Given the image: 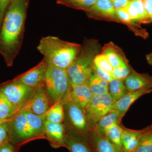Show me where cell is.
Returning a JSON list of instances; mask_svg holds the SVG:
<instances>
[{
    "label": "cell",
    "mask_w": 152,
    "mask_h": 152,
    "mask_svg": "<svg viewBox=\"0 0 152 152\" xmlns=\"http://www.w3.org/2000/svg\"><path fill=\"white\" fill-rule=\"evenodd\" d=\"M30 0H12L0 28V54L11 67L23 39L25 22Z\"/></svg>",
    "instance_id": "1"
},
{
    "label": "cell",
    "mask_w": 152,
    "mask_h": 152,
    "mask_svg": "<svg viewBox=\"0 0 152 152\" xmlns=\"http://www.w3.org/2000/svg\"><path fill=\"white\" fill-rule=\"evenodd\" d=\"M82 45L63 40L49 36L41 39L37 49L48 64L67 70L81 49Z\"/></svg>",
    "instance_id": "2"
},
{
    "label": "cell",
    "mask_w": 152,
    "mask_h": 152,
    "mask_svg": "<svg viewBox=\"0 0 152 152\" xmlns=\"http://www.w3.org/2000/svg\"><path fill=\"white\" fill-rule=\"evenodd\" d=\"M101 50L100 45L96 40L84 41L80 51L66 70L71 83L88 84L90 77L94 73V60Z\"/></svg>",
    "instance_id": "3"
},
{
    "label": "cell",
    "mask_w": 152,
    "mask_h": 152,
    "mask_svg": "<svg viewBox=\"0 0 152 152\" xmlns=\"http://www.w3.org/2000/svg\"><path fill=\"white\" fill-rule=\"evenodd\" d=\"M48 64L44 85L54 104L64 99L70 89L71 83L66 70Z\"/></svg>",
    "instance_id": "4"
},
{
    "label": "cell",
    "mask_w": 152,
    "mask_h": 152,
    "mask_svg": "<svg viewBox=\"0 0 152 152\" xmlns=\"http://www.w3.org/2000/svg\"><path fill=\"white\" fill-rule=\"evenodd\" d=\"M36 89L26 86L15 78L0 85V91L20 110L23 108L28 102Z\"/></svg>",
    "instance_id": "5"
},
{
    "label": "cell",
    "mask_w": 152,
    "mask_h": 152,
    "mask_svg": "<svg viewBox=\"0 0 152 152\" xmlns=\"http://www.w3.org/2000/svg\"><path fill=\"white\" fill-rule=\"evenodd\" d=\"M64 114L68 123L75 133L88 137L92 127L85 110L71 102L64 103Z\"/></svg>",
    "instance_id": "6"
},
{
    "label": "cell",
    "mask_w": 152,
    "mask_h": 152,
    "mask_svg": "<svg viewBox=\"0 0 152 152\" xmlns=\"http://www.w3.org/2000/svg\"><path fill=\"white\" fill-rule=\"evenodd\" d=\"M35 139L28 124L24 111L20 110L10 121L9 142L17 147Z\"/></svg>",
    "instance_id": "7"
},
{
    "label": "cell",
    "mask_w": 152,
    "mask_h": 152,
    "mask_svg": "<svg viewBox=\"0 0 152 152\" xmlns=\"http://www.w3.org/2000/svg\"><path fill=\"white\" fill-rule=\"evenodd\" d=\"M115 102L108 93L93 96L85 110L92 129L102 117L113 110Z\"/></svg>",
    "instance_id": "8"
},
{
    "label": "cell",
    "mask_w": 152,
    "mask_h": 152,
    "mask_svg": "<svg viewBox=\"0 0 152 152\" xmlns=\"http://www.w3.org/2000/svg\"><path fill=\"white\" fill-rule=\"evenodd\" d=\"M53 105L43 83L36 88L31 99L21 110L39 115H45Z\"/></svg>",
    "instance_id": "9"
},
{
    "label": "cell",
    "mask_w": 152,
    "mask_h": 152,
    "mask_svg": "<svg viewBox=\"0 0 152 152\" xmlns=\"http://www.w3.org/2000/svg\"><path fill=\"white\" fill-rule=\"evenodd\" d=\"M48 67V63L44 58L37 65L15 79L28 86L37 88L44 83Z\"/></svg>",
    "instance_id": "10"
},
{
    "label": "cell",
    "mask_w": 152,
    "mask_h": 152,
    "mask_svg": "<svg viewBox=\"0 0 152 152\" xmlns=\"http://www.w3.org/2000/svg\"><path fill=\"white\" fill-rule=\"evenodd\" d=\"M93 94L87 84L75 85L71 83L70 89L62 102H71L85 110L93 97Z\"/></svg>",
    "instance_id": "11"
},
{
    "label": "cell",
    "mask_w": 152,
    "mask_h": 152,
    "mask_svg": "<svg viewBox=\"0 0 152 152\" xmlns=\"http://www.w3.org/2000/svg\"><path fill=\"white\" fill-rule=\"evenodd\" d=\"M85 12L88 16L91 18H100L108 20L120 22L111 0H97L91 7Z\"/></svg>",
    "instance_id": "12"
},
{
    "label": "cell",
    "mask_w": 152,
    "mask_h": 152,
    "mask_svg": "<svg viewBox=\"0 0 152 152\" xmlns=\"http://www.w3.org/2000/svg\"><path fill=\"white\" fill-rule=\"evenodd\" d=\"M124 82L129 91L152 89V76L147 73H140L133 69Z\"/></svg>",
    "instance_id": "13"
},
{
    "label": "cell",
    "mask_w": 152,
    "mask_h": 152,
    "mask_svg": "<svg viewBox=\"0 0 152 152\" xmlns=\"http://www.w3.org/2000/svg\"><path fill=\"white\" fill-rule=\"evenodd\" d=\"M45 135L53 148L66 147L65 128L62 124H55L46 121Z\"/></svg>",
    "instance_id": "14"
},
{
    "label": "cell",
    "mask_w": 152,
    "mask_h": 152,
    "mask_svg": "<svg viewBox=\"0 0 152 152\" xmlns=\"http://www.w3.org/2000/svg\"><path fill=\"white\" fill-rule=\"evenodd\" d=\"M152 92V89H144L129 91L122 97L114 103L113 110L118 112L122 118L124 116L130 106L142 96Z\"/></svg>",
    "instance_id": "15"
},
{
    "label": "cell",
    "mask_w": 152,
    "mask_h": 152,
    "mask_svg": "<svg viewBox=\"0 0 152 152\" xmlns=\"http://www.w3.org/2000/svg\"><path fill=\"white\" fill-rule=\"evenodd\" d=\"M101 51L107 57L113 69L129 66L123 51L112 42L105 44L101 49Z\"/></svg>",
    "instance_id": "16"
},
{
    "label": "cell",
    "mask_w": 152,
    "mask_h": 152,
    "mask_svg": "<svg viewBox=\"0 0 152 152\" xmlns=\"http://www.w3.org/2000/svg\"><path fill=\"white\" fill-rule=\"evenodd\" d=\"M65 134L66 148L70 152H94L88 138L77 134Z\"/></svg>",
    "instance_id": "17"
},
{
    "label": "cell",
    "mask_w": 152,
    "mask_h": 152,
    "mask_svg": "<svg viewBox=\"0 0 152 152\" xmlns=\"http://www.w3.org/2000/svg\"><path fill=\"white\" fill-rule=\"evenodd\" d=\"M94 152H123L105 137L92 129L88 137Z\"/></svg>",
    "instance_id": "18"
},
{
    "label": "cell",
    "mask_w": 152,
    "mask_h": 152,
    "mask_svg": "<svg viewBox=\"0 0 152 152\" xmlns=\"http://www.w3.org/2000/svg\"><path fill=\"white\" fill-rule=\"evenodd\" d=\"M145 128L139 130L124 128L121 137L123 152H135Z\"/></svg>",
    "instance_id": "19"
},
{
    "label": "cell",
    "mask_w": 152,
    "mask_h": 152,
    "mask_svg": "<svg viewBox=\"0 0 152 152\" xmlns=\"http://www.w3.org/2000/svg\"><path fill=\"white\" fill-rule=\"evenodd\" d=\"M24 111L28 124L35 139L45 137V124L46 120L45 115H39L31 112Z\"/></svg>",
    "instance_id": "20"
},
{
    "label": "cell",
    "mask_w": 152,
    "mask_h": 152,
    "mask_svg": "<svg viewBox=\"0 0 152 152\" xmlns=\"http://www.w3.org/2000/svg\"><path fill=\"white\" fill-rule=\"evenodd\" d=\"M122 119V118L118 112L115 110H112L111 111L99 120L92 129L104 137L107 130L114 124H120Z\"/></svg>",
    "instance_id": "21"
},
{
    "label": "cell",
    "mask_w": 152,
    "mask_h": 152,
    "mask_svg": "<svg viewBox=\"0 0 152 152\" xmlns=\"http://www.w3.org/2000/svg\"><path fill=\"white\" fill-rule=\"evenodd\" d=\"M20 110L0 91V118L10 119Z\"/></svg>",
    "instance_id": "22"
},
{
    "label": "cell",
    "mask_w": 152,
    "mask_h": 152,
    "mask_svg": "<svg viewBox=\"0 0 152 152\" xmlns=\"http://www.w3.org/2000/svg\"><path fill=\"white\" fill-rule=\"evenodd\" d=\"M64 116V104L61 102L53 104L45 115L47 121L55 124H62Z\"/></svg>",
    "instance_id": "23"
},
{
    "label": "cell",
    "mask_w": 152,
    "mask_h": 152,
    "mask_svg": "<svg viewBox=\"0 0 152 152\" xmlns=\"http://www.w3.org/2000/svg\"><path fill=\"white\" fill-rule=\"evenodd\" d=\"M128 92L123 80L113 79L109 82L108 94L115 102L122 97Z\"/></svg>",
    "instance_id": "24"
},
{
    "label": "cell",
    "mask_w": 152,
    "mask_h": 152,
    "mask_svg": "<svg viewBox=\"0 0 152 152\" xmlns=\"http://www.w3.org/2000/svg\"><path fill=\"white\" fill-rule=\"evenodd\" d=\"M108 82L94 73L89 80L88 85L93 96L108 93Z\"/></svg>",
    "instance_id": "25"
},
{
    "label": "cell",
    "mask_w": 152,
    "mask_h": 152,
    "mask_svg": "<svg viewBox=\"0 0 152 152\" xmlns=\"http://www.w3.org/2000/svg\"><path fill=\"white\" fill-rule=\"evenodd\" d=\"M124 129L119 124H114L107 130L104 137L115 145L123 152L121 137Z\"/></svg>",
    "instance_id": "26"
},
{
    "label": "cell",
    "mask_w": 152,
    "mask_h": 152,
    "mask_svg": "<svg viewBox=\"0 0 152 152\" xmlns=\"http://www.w3.org/2000/svg\"><path fill=\"white\" fill-rule=\"evenodd\" d=\"M135 152H152V124L145 128Z\"/></svg>",
    "instance_id": "27"
},
{
    "label": "cell",
    "mask_w": 152,
    "mask_h": 152,
    "mask_svg": "<svg viewBox=\"0 0 152 152\" xmlns=\"http://www.w3.org/2000/svg\"><path fill=\"white\" fill-rule=\"evenodd\" d=\"M97 0H66L56 1L57 4L85 11L90 8L96 3Z\"/></svg>",
    "instance_id": "28"
},
{
    "label": "cell",
    "mask_w": 152,
    "mask_h": 152,
    "mask_svg": "<svg viewBox=\"0 0 152 152\" xmlns=\"http://www.w3.org/2000/svg\"><path fill=\"white\" fill-rule=\"evenodd\" d=\"M131 3L135 8L138 15L139 24H148L151 23L146 11L143 0H132Z\"/></svg>",
    "instance_id": "29"
},
{
    "label": "cell",
    "mask_w": 152,
    "mask_h": 152,
    "mask_svg": "<svg viewBox=\"0 0 152 152\" xmlns=\"http://www.w3.org/2000/svg\"><path fill=\"white\" fill-rule=\"evenodd\" d=\"M94 65L100 69L112 73L113 68L107 57L102 53L98 54L95 57L94 60Z\"/></svg>",
    "instance_id": "30"
},
{
    "label": "cell",
    "mask_w": 152,
    "mask_h": 152,
    "mask_svg": "<svg viewBox=\"0 0 152 152\" xmlns=\"http://www.w3.org/2000/svg\"><path fill=\"white\" fill-rule=\"evenodd\" d=\"M132 70V68L129 65L126 66L119 67L113 69L112 74L114 79L124 80L125 79L130 75Z\"/></svg>",
    "instance_id": "31"
},
{
    "label": "cell",
    "mask_w": 152,
    "mask_h": 152,
    "mask_svg": "<svg viewBox=\"0 0 152 152\" xmlns=\"http://www.w3.org/2000/svg\"><path fill=\"white\" fill-rule=\"evenodd\" d=\"M10 121L0 126V145L9 142Z\"/></svg>",
    "instance_id": "32"
},
{
    "label": "cell",
    "mask_w": 152,
    "mask_h": 152,
    "mask_svg": "<svg viewBox=\"0 0 152 152\" xmlns=\"http://www.w3.org/2000/svg\"><path fill=\"white\" fill-rule=\"evenodd\" d=\"M116 14L120 22L128 25L134 23L126 8L116 10Z\"/></svg>",
    "instance_id": "33"
},
{
    "label": "cell",
    "mask_w": 152,
    "mask_h": 152,
    "mask_svg": "<svg viewBox=\"0 0 152 152\" xmlns=\"http://www.w3.org/2000/svg\"><path fill=\"white\" fill-rule=\"evenodd\" d=\"M94 73L96 74L99 77L107 82H110L114 79L112 73L104 70L94 65Z\"/></svg>",
    "instance_id": "34"
},
{
    "label": "cell",
    "mask_w": 152,
    "mask_h": 152,
    "mask_svg": "<svg viewBox=\"0 0 152 152\" xmlns=\"http://www.w3.org/2000/svg\"><path fill=\"white\" fill-rule=\"evenodd\" d=\"M12 0H0V28L4 17L6 10Z\"/></svg>",
    "instance_id": "35"
},
{
    "label": "cell",
    "mask_w": 152,
    "mask_h": 152,
    "mask_svg": "<svg viewBox=\"0 0 152 152\" xmlns=\"http://www.w3.org/2000/svg\"><path fill=\"white\" fill-rule=\"evenodd\" d=\"M115 10L125 8L130 4L132 0H111Z\"/></svg>",
    "instance_id": "36"
},
{
    "label": "cell",
    "mask_w": 152,
    "mask_h": 152,
    "mask_svg": "<svg viewBox=\"0 0 152 152\" xmlns=\"http://www.w3.org/2000/svg\"><path fill=\"white\" fill-rule=\"evenodd\" d=\"M17 147L10 142L0 145V152H17Z\"/></svg>",
    "instance_id": "37"
},
{
    "label": "cell",
    "mask_w": 152,
    "mask_h": 152,
    "mask_svg": "<svg viewBox=\"0 0 152 152\" xmlns=\"http://www.w3.org/2000/svg\"><path fill=\"white\" fill-rule=\"evenodd\" d=\"M146 11L151 23H152V0H143Z\"/></svg>",
    "instance_id": "38"
},
{
    "label": "cell",
    "mask_w": 152,
    "mask_h": 152,
    "mask_svg": "<svg viewBox=\"0 0 152 152\" xmlns=\"http://www.w3.org/2000/svg\"><path fill=\"white\" fill-rule=\"evenodd\" d=\"M146 58L149 64L152 66V52L146 55Z\"/></svg>",
    "instance_id": "39"
},
{
    "label": "cell",
    "mask_w": 152,
    "mask_h": 152,
    "mask_svg": "<svg viewBox=\"0 0 152 152\" xmlns=\"http://www.w3.org/2000/svg\"><path fill=\"white\" fill-rule=\"evenodd\" d=\"M10 119H4L0 118V126L3 124L4 123L7 122L9 121H10Z\"/></svg>",
    "instance_id": "40"
},
{
    "label": "cell",
    "mask_w": 152,
    "mask_h": 152,
    "mask_svg": "<svg viewBox=\"0 0 152 152\" xmlns=\"http://www.w3.org/2000/svg\"><path fill=\"white\" fill-rule=\"evenodd\" d=\"M66 1V0H56V1Z\"/></svg>",
    "instance_id": "41"
},
{
    "label": "cell",
    "mask_w": 152,
    "mask_h": 152,
    "mask_svg": "<svg viewBox=\"0 0 152 152\" xmlns=\"http://www.w3.org/2000/svg\"></svg>",
    "instance_id": "42"
}]
</instances>
